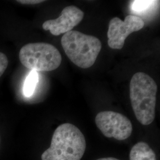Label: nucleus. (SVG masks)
Listing matches in <instances>:
<instances>
[{
    "label": "nucleus",
    "mask_w": 160,
    "mask_h": 160,
    "mask_svg": "<svg viewBox=\"0 0 160 160\" xmlns=\"http://www.w3.org/2000/svg\"><path fill=\"white\" fill-rule=\"evenodd\" d=\"M144 25L142 18L133 15L127 16L124 21L118 17L113 18L109 22L108 45L113 49H121L124 46L126 38L141 30Z\"/></svg>",
    "instance_id": "6"
},
{
    "label": "nucleus",
    "mask_w": 160,
    "mask_h": 160,
    "mask_svg": "<svg viewBox=\"0 0 160 160\" xmlns=\"http://www.w3.org/2000/svg\"><path fill=\"white\" fill-rule=\"evenodd\" d=\"M130 160H156L154 151L150 148L148 144L144 142H139L132 148Z\"/></svg>",
    "instance_id": "8"
},
{
    "label": "nucleus",
    "mask_w": 160,
    "mask_h": 160,
    "mask_svg": "<svg viewBox=\"0 0 160 160\" xmlns=\"http://www.w3.org/2000/svg\"><path fill=\"white\" fill-rule=\"evenodd\" d=\"M84 12L80 8L74 6L66 7L59 17L45 22L42 28L49 30L52 34L59 36L72 30V29L82 21Z\"/></svg>",
    "instance_id": "7"
},
{
    "label": "nucleus",
    "mask_w": 160,
    "mask_h": 160,
    "mask_svg": "<svg viewBox=\"0 0 160 160\" xmlns=\"http://www.w3.org/2000/svg\"><path fill=\"white\" fill-rule=\"evenodd\" d=\"M8 61L6 55L0 52V77L2 76L8 67Z\"/></svg>",
    "instance_id": "11"
},
{
    "label": "nucleus",
    "mask_w": 160,
    "mask_h": 160,
    "mask_svg": "<svg viewBox=\"0 0 160 160\" xmlns=\"http://www.w3.org/2000/svg\"><path fill=\"white\" fill-rule=\"evenodd\" d=\"M96 160H120L115 158H113V157H108V158H100Z\"/></svg>",
    "instance_id": "13"
},
{
    "label": "nucleus",
    "mask_w": 160,
    "mask_h": 160,
    "mask_svg": "<svg viewBox=\"0 0 160 160\" xmlns=\"http://www.w3.org/2000/svg\"><path fill=\"white\" fill-rule=\"evenodd\" d=\"M61 45L69 59L82 69L94 65L102 49L101 42L97 38L76 30L63 34Z\"/></svg>",
    "instance_id": "3"
},
{
    "label": "nucleus",
    "mask_w": 160,
    "mask_h": 160,
    "mask_svg": "<svg viewBox=\"0 0 160 160\" xmlns=\"http://www.w3.org/2000/svg\"><path fill=\"white\" fill-rule=\"evenodd\" d=\"M19 59L25 67L36 71H51L57 69L62 62V56L57 48L43 42L23 46Z\"/></svg>",
    "instance_id": "4"
},
{
    "label": "nucleus",
    "mask_w": 160,
    "mask_h": 160,
    "mask_svg": "<svg viewBox=\"0 0 160 160\" xmlns=\"http://www.w3.org/2000/svg\"><path fill=\"white\" fill-rule=\"evenodd\" d=\"M45 1L43 0H18L17 2L23 4H28V5H33V4H37L41 2H44Z\"/></svg>",
    "instance_id": "12"
},
{
    "label": "nucleus",
    "mask_w": 160,
    "mask_h": 160,
    "mask_svg": "<svg viewBox=\"0 0 160 160\" xmlns=\"http://www.w3.org/2000/svg\"><path fill=\"white\" fill-rule=\"evenodd\" d=\"M155 1H148V0H138L134 1L132 4V9L134 12H142L147 9L153 5V4Z\"/></svg>",
    "instance_id": "10"
},
{
    "label": "nucleus",
    "mask_w": 160,
    "mask_h": 160,
    "mask_svg": "<svg viewBox=\"0 0 160 160\" xmlns=\"http://www.w3.org/2000/svg\"><path fill=\"white\" fill-rule=\"evenodd\" d=\"M96 124L107 138H114L119 141L125 140L131 135V122L124 116L113 111L99 112L96 117Z\"/></svg>",
    "instance_id": "5"
},
{
    "label": "nucleus",
    "mask_w": 160,
    "mask_h": 160,
    "mask_svg": "<svg viewBox=\"0 0 160 160\" xmlns=\"http://www.w3.org/2000/svg\"><path fill=\"white\" fill-rule=\"evenodd\" d=\"M86 149L85 137L80 129L66 123L54 132L51 144L42 155V160H80Z\"/></svg>",
    "instance_id": "1"
},
{
    "label": "nucleus",
    "mask_w": 160,
    "mask_h": 160,
    "mask_svg": "<svg viewBox=\"0 0 160 160\" xmlns=\"http://www.w3.org/2000/svg\"><path fill=\"white\" fill-rule=\"evenodd\" d=\"M157 85L149 75L137 72L129 85L132 107L138 121L143 125H150L155 119Z\"/></svg>",
    "instance_id": "2"
},
{
    "label": "nucleus",
    "mask_w": 160,
    "mask_h": 160,
    "mask_svg": "<svg viewBox=\"0 0 160 160\" xmlns=\"http://www.w3.org/2000/svg\"><path fill=\"white\" fill-rule=\"evenodd\" d=\"M38 81L39 75L38 72L32 70L25 80L23 86V94L26 97H30L33 95Z\"/></svg>",
    "instance_id": "9"
}]
</instances>
